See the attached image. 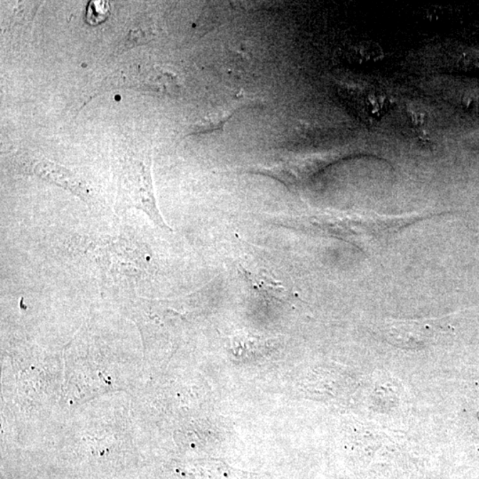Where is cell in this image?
Returning a JSON list of instances; mask_svg holds the SVG:
<instances>
[{
    "label": "cell",
    "mask_w": 479,
    "mask_h": 479,
    "mask_svg": "<svg viewBox=\"0 0 479 479\" xmlns=\"http://www.w3.org/2000/svg\"><path fill=\"white\" fill-rule=\"evenodd\" d=\"M120 200L146 212L162 228L168 229L157 206L150 174V158L129 164L120 177Z\"/></svg>",
    "instance_id": "6da1fadb"
},
{
    "label": "cell",
    "mask_w": 479,
    "mask_h": 479,
    "mask_svg": "<svg viewBox=\"0 0 479 479\" xmlns=\"http://www.w3.org/2000/svg\"><path fill=\"white\" fill-rule=\"evenodd\" d=\"M384 56L383 48L373 41H362L354 46V58L359 65L377 64L384 59Z\"/></svg>",
    "instance_id": "7a4b0ae2"
},
{
    "label": "cell",
    "mask_w": 479,
    "mask_h": 479,
    "mask_svg": "<svg viewBox=\"0 0 479 479\" xmlns=\"http://www.w3.org/2000/svg\"><path fill=\"white\" fill-rule=\"evenodd\" d=\"M390 97L381 92L369 93L365 99V109L367 115L374 120H381L391 109Z\"/></svg>",
    "instance_id": "3957f363"
},
{
    "label": "cell",
    "mask_w": 479,
    "mask_h": 479,
    "mask_svg": "<svg viewBox=\"0 0 479 479\" xmlns=\"http://www.w3.org/2000/svg\"><path fill=\"white\" fill-rule=\"evenodd\" d=\"M110 13V3L107 1H91L86 10V21L91 25L103 23Z\"/></svg>",
    "instance_id": "277c9868"
},
{
    "label": "cell",
    "mask_w": 479,
    "mask_h": 479,
    "mask_svg": "<svg viewBox=\"0 0 479 479\" xmlns=\"http://www.w3.org/2000/svg\"><path fill=\"white\" fill-rule=\"evenodd\" d=\"M406 115L409 122L419 127L426 125L428 121V114L426 110L419 104H409L406 107Z\"/></svg>",
    "instance_id": "5b68a950"
},
{
    "label": "cell",
    "mask_w": 479,
    "mask_h": 479,
    "mask_svg": "<svg viewBox=\"0 0 479 479\" xmlns=\"http://www.w3.org/2000/svg\"><path fill=\"white\" fill-rule=\"evenodd\" d=\"M470 142L479 149V132L475 133V135L471 137Z\"/></svg>",
    "instance_id": "8992f818"
}]
</instances>
